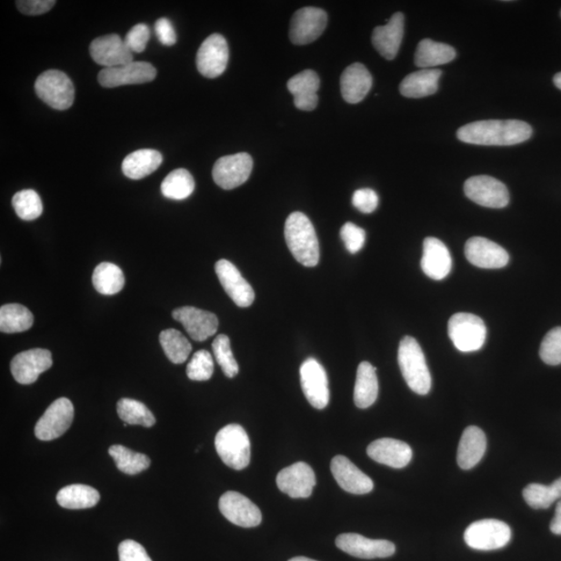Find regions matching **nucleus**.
I'll return each instance as SVG.
<instances>
[{
  "instance_id": "7",
  "label": "nucleus",
  "mask_w": 561,
  "mask_h": 561,
  "mask_svg": "<svg viewBox=\"0 0 561 561\" xmlns=\"http://www.w3.org/2000/svg\"><path fill=\"white\" fill-rule=\"evenodd\" d=\"M465 542L470 548L480 551H492L506 547L511 541L512 530L506 523L486 519L472 523L466 529Z\"/></svg>"
},
{
  "instance_id": "26",
  "label": "nucleus",
  "mask_w": 561,
  "mask_h": 561,
  "mask_svg": "<svg viewBox=\"0 0 561 561\" xmlns=\"http://www.w3.org/2000/svg\"><path fill=\"white\" fill-rule=\"evenodd\" d=\"M405 33V17L402 13H396L384 26L375 28L373 44L375 48L386 60H393L402 45Z\"/></svg>"
},
{
  "instance_id": "49",
  "label": "nucleus",
  "mask_w": 561,
  "mask_h": 561,
  "mask_svg": "<svg viewBox=\"0 0 561 561\" xmlns=\"http://www.w3.org/2000/svg\"><path fill=\"white\" fill-rule=\"evenodd\" d=\"M120 561H152L141 544L133 540L123 541L119 546Z\"/></svg>"
},
{
  "instance_id": "39",
  "label": "nucleus",
  "mask_w": 561,
  "mask_h": 561,
  "mask_svg": "<svg viewBox=\"0 0 561 561\" xmlns=\"http://www.w3.org/2000/svg\"><path fill=\"white\" fill-rule=\"evenodd\" d=\"M108 454L114 458L116 468L128 476L138 475L150 467L151 461L147 456L121 446L109 447Z\"/></svg>"
},
{
  "instance_id": "15",
  "label": "nucleus",
  "mask_w": 561,
  "mask_h": 561,
  "mask_svg": "<svg viewBox=\"0 0 561 561\" xmlns=\"http://www.w3.org/2000/svg\"><path fill=\"white\" fill-rule=\"evenodd\" d=\"M220 511L225 519L235 526L252 528L260 526L262 514L259 507L237 492H227L223 495L218 504Z\"/></svg>"
},
{
  "instance_id": "29",
  "label": "nucleus",
  "mask_w": 561,
  "mask_h": 561,
  "mask_svg": "<svg viewBox=\"0 0 561 561\" xmlns=\"http://www.w3.org/2000/svg\"><path fill=\"white\" fill-rule=\"evenodd\" d=\"M486 449V436L477 426L465 429L457 449V464L463 470H470L482 461Z\"/></svg>"
},
{
  "instance_id": "10",
  "label": "nucleus",
  "mask_w": 561,
  "mask_h": 561,
  "mask_svg": "<svg viewBox=\"0 0 561 561\" xmlns=\"http://www.w3.org/2000/svg\"><path fill=\"white\" fill-rule=\"evenodd\" d=\"M228 62V43L220 34L209 35L196 54V68L207 78L221 76L227 69Z\"/></svg>"
},
{
  "instance_id": "3",
  "label": "nucleus",
  "mask_w": 561,
  "mask_h": 561,
  "mask_svg": "<svg viewBox=\"0 0 561 561\" xmlns=\"http://www.w3.org/2000/svg\"><path fill=\"white\" fill-rule=\"evenodd\" d=\"M398 364L405 381L412 391L419 396H426L431 391V373L416 339L406 336L400 341Z\"/></svg>"
},
{
  "instance_id": "43",
  "label": "nucleus",
  "mask_w": 561,
  "mask_h": 561,
  "mask_svg": "<svg viewBox=\"0 0 561 561\" xmlns=\"http://www.w3.org/2000/svg\"><path fill=\"white\" fill-rule=\"evenodd\" d=\"M213 351L225 376L229 378L236 376L239 373V366L232 353L230 338L223 334L218 335L214 341Z\"/></svg>"
},
{
  "instance_id": "27",
  "label": "nucleus",
  "mask_w": 561,
  "mask_h": 561,
  "mask_svg": "<svg viewBox=\"0 0 561 561\" xmlns=\"http://www.w3.org/2000/svg\"><path fill=\"white\" fill-rule=\"evenodd\" d=\"M340 85L342 97L348 104H359L373 86V76L366 65L355 63L342 73Z\"/></svg>"
},
{
  "instance_id": "33",
  "label": "nucleus",
  "mask_w": 561,
  "mask_h": 561,
  "mask_svg": "<svg viewBox=\"0 0 561 561\" xmlns=\"http://www.w3.org/2000/svg\"><path fill=\"white\" fill-rule=\"evenodd\" d=\"M456 56L455 48L447 44L435 42L431 39L422 40L415 54V64L422 69L453 62Z\"/></svg>"
},
{
  "instance_id": "5",
  "label": "nucleus",
  "mask_w": 561,
  "mask_h": 561,
  "mask_svg": "<svg viewBox=\"0 0 561 561\" xmlns=\"http://www.w3.org/2000/svg\"><path fill=\"white\" fill-rule=\"evenodd\" d=\"M35 90L43 102L57 111H65L75 102V85L69 76L62 71L43 72L35 80Z\"/></svg>"
},
{
  "instance_id": "53",
  "label": "nucleus",
  "mask_w": 561,
  "mask_h": 561,
  "mask_svg": "<svg viewBox=\"0 0 561 561\" xmlns=\"http://www.w3.org/2000/svg\"><path fill=\"white\" fill-rule=\"evenodd\" d=\"M555 85L561 90V72L555 76Z\"/></svg>"
},
{
  "instance_id": "13",
  "label": "nucleus",
  "mask_w": 561,
  "mask_h": 561,
  "mask_svg": "<svg viewBox=\"0 0 561 561\" xmlns=\"http://www.w3.org/2000/svg\"><path fill=\"white\" fill-rule=\"evenodd\" d=\"M327 15L318 7H304L295 13L291 19L289 36L296 45L315 42L325 32Z\"/></svg>"
},
{
  "instance_id": "41",
  "label": "nucleus",
  "mask_w": 561,
  "mask_h": 561,
  "mask_svg": "<svg viewBox=\"0 0 561 561\" xmlns=\"http://www.w3.org/2000/svg\"><path fill=\"white\" fill-rule=\"evenodd\" d=\"M119 417L130 426L151 427L155 425V415L143 403L131 398H122L116 405Z\"/></svg>"
},
{
  "instance_id": "42",
  "label": "nucleus",
  "mask_w": 561,
  "mask_h": 561,
  "mask_svg": "<svg viewBox=\"0 0 561 561\" xmlns=\"http://www.w3.org/2000/svg\"><path fill=\"white\" fill-rule=\"evenodd\" d=\"M12 204L17 215L24 221H34L43 213V203L34 189H24L15 194Z\"/></svg>"
},
{
  "instance_id": "47",
  "label": "nucleus",
  "mask_w": 561,
  "mask_h": 561,
  "mask_svg": "<svg viewBox=\"0 0 561 561\" xmlns=\"http://www.w3.org/2000/svg\"><path fill=\"white\" fill-rule=\"evenodd\" d=\"M150 35L148 25L138 24L130 29L124 41H125L131 53L141 54L147 47Z\"/></svg>"
},
{
  "instance_id": "35",
  "label": "nucleus",
  "mask_w": 561,
  "mask_h": 561,
  "mask_svg": "<svg viewBox=\"0 0 561 561\" xmlns=\"http://www.w3.org/2000/svg\"><path fill=\"white\" fill-rule=\"evenodd\" d=\"M93 286L101 295L114 296L125 286V276L118 265L102 262L93 273Z\"/></svg>"
},
{
  "instance_id": "32",
  "label": "nucleus",
  "mask_w": 561,
  "mask_h": 561,
  "mask_svg": "<svg viewBox=\"0 0 561 561\" xmlns=\"http://www.w3.org/2000/svg\"><path fill=\"white\" fill-rule=\"evenodd\" d=\"M378 396L376 368L368 362H362L356 371L354 390L355 405L360 409L373 406Z\"/></svg>"
},
{
  "instance_id": "8",
  "label": "nucleus",
  "mask_w": 561,
  "mask_h": 561,
  "mask_svg": "<svg viewBox=\"0 0 561 561\" xmlns=\"http://www.w3.org/2000/svg\"><path fill=\"white\" fill-rule=\"evenodd\" d=\"M75 419V406L65 397L58 398L48 406L35 427V435L41 441H53L68 431Z\"/></svg>"
},
{
  "instance_id": "17",
  "label": "nucleus",
  "mask_w": 561,
  "mask_h": 561,
  "mask_svg": "<svg viewBox=\"0 0 561 561\" xmlns=\"http://www.w3.org/2000/svg\"><path fill=\"white\" fill-rule=\"evenodd\" d=\"M316 485V473L308 464L300 462L280 471L276 486L291 498H308Z\"/></svg>"
},
{
  "instance_id": "36",
  "label": "nucleus",
  "mask_w": 561,
  "mask_h": 561,
  "mask_svg": "<svg viewBox=\"0 0 561 561\" xmlns=\"http://www.w3.org/2000/svg\"><path fill=\"white\" fill-rule=\"evenodd\" d=\"M34 325V316L25 306L7 304L0 308V331L7 334L25 332Z\"/></svg>"
},
{
  "instance_id": "22",
  "label": "nucleus",
  "mask_w": 561,
  "mask_h": 561,
  "mask_svg": "<svg viewBox=\"0 0 561 561\" xmlns=\"http://www.w3.org/2000/svg\"><path fill=\"white\" fill-rule=\"evenodd\" d=\"M173 318L185 326L195 341L207 340L217 331L218 319L214 313L195 307H181L173 311Z\"/></svg>"
},
{
  "instance_id": "37",
  "label": "nucleus",
  "mask_w": 561,
  "mask_h": 561,
  "mask_svg": "<svg viewBox=\"0 0 561 561\" xmlns=\"http://www.w3.org/2000/svg\"><path fill=\"white\" fill-rule=\"evenodd\" d=\"M526 504L535 509L549 508L555 502L561 500V477L550 486L530 484L523 490Z\"/></svg>"
},
{
  "instance_id": "21",
  "label": "nucleus",
  "mask_w": 561,
  "mask_h": 561,
  "mask_svg": "<svg viewBox=\"0 0 561 561\" xmlns=\"http://www.w3.org/2000/svg\"><path fill=\"white\" fill-rule=\"evenodd\" d=\"M466 258L480 268L496 269L507 265L509 256L501 245L485 237H472L465 245Z\"/></svg>"
},
{
  "instance_id": "18",
  "label": "nucleus",
  "mask_w": 561,
  "mask_h": 561,
  "mask_svg": "<svg viewBox=\"0 0 561 561\" xmlns=\"http://www.w3.org/2000/svg\"><path fill=\"white\" fill-rule=\"evenodd\" d=\"M90 54L94 62L104 65L105 69L134 62V55L125 41L115 34L95 39L90 45Z\"/></svg>"
},
{
  "instance_id": "23",
  "label": "nucleus",
  "mask_w": 561,
  "mask_h": 561,
  "mask_svg": "<svg viewBox=\"0 0 561 561\" xmlns=\"http://www.w3.org/2000/svg\"><path fill=\"white\" fill-rule=\"evenodd\" d=\"M331 471L337 484L348 493L364 495L374 490L373 479L344 456L333 458Z\"/></svg>"
},
{
  "instance_id": "1",
  "label": "nucleus",
  "mask_w": 561,
  "mask_h": 561,
  "mask_svg": "<svg viewBox=\"0 0 561 561\" xmlns=\"http://www.w3.org/2000/svg\"><path fill=\"white\" fill-rule=\"evenodd\" d=\"M458 140L482 145H513L529 140L533 128L519 120H486L458 129Z\"/></svg>"
},
{
  "instance_id": "44",
  "label": "nucleus",
  "mask_w": 561,
  "mask_h": 561,
  "mask_svg": "<svg viewBox=\"0 0 561 561\" xmlns=\"http://www.w3.org/2000/svg\"><path fill=\"white\" fill-rule=\"evenodd\" d=\"M215 363L213 356L205 349L196 352L187 364L186 375L189 380L204 382L210 380L214 376Z\"/></svg>"
},
{
  "instance_id": "38",
  "label": "nucleus",
  "mask_w": 561,
  "mask_h": 561,
  "mask_svg": "<svg viewBox=\"0 0 561 561\" xmlns=\"http://www.w3.org/2000/svg\"><path fill=\"white\" fill-rule=\"evenodd\" d=\"M195 180L185 169L171 172L162 184V193L167 199L185 200L195 191Z\"/></svg>"
},
{
  "instance_id": "51",
  "label": "nucleus",
  "mask_w": 561,
  "mask_h": 561,
  "mask_svg": "<svg viewBox=\"0 0 561 561\" xmlns=\"http://www.w3.org/2000/svg\"><path fill=\"white\" fill-rule=\"evenodd\" d=\"M155 34L160 43L165 46H172L177 42V35L170 20L160 18L156 21Z\"/></svg>"
},
{
  "instance_id": "6",
  "label": "nucleus",
  "mask_w": 561,
  "mask_h": 561,
  "mask_svg": "<svg viewBox=\"0 0 561 561\" xmlns=\"http://www.w3.org/2000/svg\"><path fill=\"white\" fill-rule=\"evenodd\" d=\"M448 335L458 351L476 352L485 345L486 326L482 318L471 313H456L449 319Z\"/></svg>"
},
{
  "instance_id": "16",
  "label": "nucleus",
  "mask_w": 561,
  "mask_h": 561,
  "mask_svg": "<svg viewBox=\"0 0 561 561\" xmlns=\"http://www.w3.org/2000/svg\"><path fill=\"white\" fill-rule=\"evenodd\" d=\"M53 366V355L48 349L34 348L14 356L12 375L21 385H31Z\"/></svg>"
},
{
  "instance_id": "54",
  "label": "nucleus",
  "mask_w": 561,
  "mask_h": 561,
  "mask_svg": "<svg viewBox=\"0 0 561 561\" xmlns=\"http://www.w3.org/2000/svg\"><path fill=\"white\" fill-rule=\"evenodd\" d=\"M288 561H316V560L310 559V558H307V557L298 556V557L291 558Z\"/></svg>"
},
{
  "instance_id": "46",
  "label": "nucleus",
  "mask_w": 561,
  "mask_h": 561,
  "mask_svg": "<svg viewBox=\"0 0 561 561\" xmlns=\"http://www.w3.org/2000/svg\"><path fill=\"white\" fill-rule=\"evenodd\" d=\"M346 250L351 254L358 253L366 244V233L353 223H346L340 230Z\"/></svg>"
},
{
  "instance_id": "20",
  "label": "nucleus",
  "mask_w": 561,
  "mask_h": 561,
  "mask_svg": "<svg viewBox=\"0 0 561 561\" xmlns=\"http://www.w3.org/2000/svg\"><path fill=\"white\" fill-rule=\"evenodd\" d=\"M337 547L356 558H387L395 555L396 545L386 540H370L356 534L340 535L336 538Z\"/></svg>"
},
{
  "instance_id": "19",
  "label": "nucleus",
  "mask_w": 561,
  "mask_h": 561,
  "mask_svg": "<svg viewBox=\"0 0 561 561\" xmlns=\"http://www.w3.org/2000/svg\"><path fill=\"white\" fill-rule=\"evenodd\" d=\"M215 273L225 293L238 307L246 308L255 301V293L238 268L228 260H218L215 264Z\"/></svg>"
},
{
  "instance_id": "14",
  "label": "nucleus",
  "mask_w": 561,
  "mask_h": 561,
  "mask_svg": "<svg viewBox=\"0 0 561 561\" xmlns=\"http://www.w3.org/2000/svg\"><path fill=\"white\" fill-rule=\"evenodd\" d=\"M157 71L150 63L131 62L119 67L100 71L98 82L104 87H116L126 85H141L153 82Z\"/></svg>"
},
{
  "instance_id": "2",
  "label": "nucleus",
  "mask_w": 561,
  "mask_h": 561,
  "mask_svg": "<svg viewBox=\"0 0 561 561\" xmlns=\"http://www.w3.org/2000/svg\"><path fill=\"white\" fill-rule=\"evenodd\" d=\"M286 239L288 249L301 265L316 266L320 251L316 232L308 216L298 213L291 214L286 223Z\"/></svg>"
},
{
  "instance_id": "52",
  "label": "nucleus",
  "mask_w": 561,
  "mask_h": 561,
  "mask_svg": "<svg viewBox=\"0 0 561 561\" xmlns=\"http://www.w3.org/2000/svg\"><path fill=\"white\" fill-rule=\"evenodd\" d=\"M550 529L552 534L561 536V500L556 506L555 518L551 521Z\"/></svg>"
},
{
  "instance_id": "31",
  "label": "nucleus",
  "mask_w": 561,
  "mask_h": 561,
  "mask_svg": "<svg viewBox=\"0 0 561 561\" xmlns=\"http://www.w3.org/2000/svg\"><path fill=\"white\" fill-rule=\"evenodd\" d=\"M442 72L436 69H422L411 73L400 84L399 90L406 98L431 96L439 89Z\"/></svg>"
},
{
  "instance_id": "50",
  "label": "nucleus",
  "mask_w": 561,
  "mask_h": 561,
  "mask_svg": "<svg viewBox=\"0 0 561 561\" xmlns=\"http://www.w3.org/2000/svg\"><path fill=\"white\" fill-rule=\"evenodd\" d=\"M56 2L54 0H18L16 2L18 10L28 16H38L49 12Z\"/></svg>"
},
{
  "instance_id": "34",
  "label": "nucleus",
  "mask_w": 561,
  "mask_h": 561,
  "mask_svg": "<svg viewBox=\"0 0 561 561\" xmlns=\"http://www.w3.org/2000/svg\"><path fill=\"white\" fill-rule=\"evenodd\" d=\"M100 495L94 487L85 485H71L57 493L56 501L64 508L85 509L98 504Z\"/></svg>"
},
{
  "instance_id": "28",
  "label": "nucleus",
  "mask_w": 561,
  "mask_h": 561,
  "mask_svg": "<svg viewBox=\"0 0 561 561\" xmlns=\"http://www.w3.org/2000/svg\"><path fill=\"white\" fill-rule=\"evenodd\" d=\"M320 79L313 70H305L289 79L288 90L293 94L295 105L301 111L311 112L318 105L317 91Z\"/></svg>"
},
{
  "instance_id": "24",
  "label": "nucleus",
  "mask_w": 561,
  "mask_h": 561,
  "mask_svg": "<svg viewBox=\"0 0 561 561\" xmlns=\"http://www.w3.org/2000/svg\"><path fill=\"white\" fill-rule=\"evenodd\" d=\"M367 455L376 463L402 469L412 461L413 451L403 441L384 438L371 443L367 448Z\"/></svg>"
},
{
  "instance_id": "48",
  "label": "nucleus",
  "mask_w": 561,
  "mask_h": 561,
  "mask_svg": "<svg viewBox=\"0 0 561 561\" xmlns=\"http://www.w3.org/2000/svg\"><path fill=\"white\" fill-rule=\"evenodd\" d=\"M353 205L363 214H371L378 206V195L370 188H361L353 195Z\"/></svg>"
},
{
  "instance_id": "11",
  "label": "nucleus",
  "mask_w": 561,
  "mask_h": 561,
  "mask_svg": "<svg viewBox=\"0 0 561 561\" xmlns=\"http://www.w3.org/2000/svg\"><path fill=\"white\" fill-rule=\"evenodd\" d=\"M464 192L480 206L504 208L508 205L509 193L501 181L490 176H475L465 182Z\"/></svg>"
},
{
  "instance_id": "9",
  "label": "nucleus",
  "mask_w": 561,
  "mask_h": 561,
  "mask_svg": "<svg viewBox=\"0 0 561 561\" xmlns=\"http://www.w3.org/2000/svg\"><path fill=\"white\" fill-rule=\"evenodd\" d=\"M301 385L309 404L323 410L330 403V388L327 375L322 364L315 358L306 360L300 369Z\"/></svg>"
},
{
  "instance_id": "40",
  "label": "nucleus",
  "mask_w": 561,
  "mask_h": 561,
  "mask_svg": "<svg viewBox=\"0 0 561 561\" xmlns=\"http://www.w3.org/2000/svg\"><path fill=\"white\" fill-rule=\"evenodd\" d=\"M159 342L165 354L174 364L185 363L192 353V345L184 334L175 329H167L160 333Z\"/></svg>"
},
{
  "instance_id": "25",
  "label": "nucleus",
  "mask_w": 561,
  "mask_h": 561,
  "mask_svg": "<svg viewBox=\"0 0 561 561\" xmlns=\"http://www.w3.org/2000/svg\"><path fill=\"white\" fill-rule=\"evenodd\" d=\"M453 266L449 250L440 239L427 237L424 243V256L421 268L429 278L440 281L446 279Z\"/></svg>"
},
{
  "instance_id": "30",
  "label": "nucleus",
  "mask_w": 561,
  "mask_h": 561,
  "mask_svg": "<svg viewBox=\"0 0 561 561\" xmlns=\"http://www.w3.org/2000/svg\"><path fill=\"white\" fill-rule=\"evenodd\" d=\"M162 164V153L155 149H141L130 153L123 160L122 171L127 178L140 180L155 173Z\"/></svg>"
},
{
  "instance_id": "12",
  "label": "nucleus",
  "mask_w": 561,
  "mask_h": 561,
  "mask_svg": "<svg viewBox=\"0 0 561 561\" xmlns=\"http://www.w3.org/2000/svg\"><path fill=\"white\" fill-rule=\"evenodd\" d=\"M253 170V158L247 153L221 157L216 160L213 170L215 184L224 188L235 189L243 185Z\"/></svg>"
},
{
  "instance_id": "55",
  "label": "nucleus",
  "mask_w": 561,
  "mask_h": 561,
  "mask_svg": "<svg viewBox=\"0 0 561 561\" xmlns=\"http://www.w3.org/2000/svg\"><path fill=\"white\" fill-rule=\"evenodd\" d=\"M560 15H561V13H560Z\"/></svg>"
},
{
  "instance_id": "45",
  "label": "nucleus",
  "mask_w": 561,
  "mask_h": 561,
  "mask_svg": "<svg viewBox=\"0 0 561 561\" xmlns=\"http://www.w3.org/2000/svg\"><path fill=\"white\" fill-rule=\"evenodd\" d=\"M542 360L548 366L561 364V326L555 327L546 335L540 348Z\"/></svg>"
},
{
  "instance_id": "4",
  "label": "nucleus",
  "mask_w": 561,
  "mask_h": 561,
  "mask_svg": "<svg viewBox=\"0 0 561 561\" xmlns=\"http://www.w3.org/2000/svg\"><path fill=\"white\" fill-rule=\"evenodd\" d=\"M215 449L221 460L235 470H244L251 462V442L245 428L229 425L215 436Z\"/></svg>"
}]
</instances>
